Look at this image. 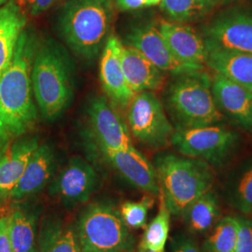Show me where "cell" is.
<instances>
[{
	"label": "cell",
	"instance_id": "obj_6",
	"mask_svg": "<svg viewBox=\"0 0 252 252\" xmlns=\"http://www.w3.org/2000/svg\"><path fill=\"white\" fill-rule=\"evenodd\" d=\"M82 252H133L135 239L120 209L108 201L93 202L75 224Z\"/></svg>",
	"mask_w": 252,
	"mask_h": 252
},
{
	"label": "cell",
	"instance_id": "obj_19",
	"mask_svg": "<svg viewBox=\"0 0 252 252\" xmlns=\"http://www.w3.org/2000/svg\"><path fill=\"white\" fill-rule=\"evenodd\" d=\"M122 66L128 86L135 94L159 90L163 84L162 70L135 48L123 45Z\"/></svg>",
	"mask_w": 252,
	"mask_h": 252
},
{
	"label": "cell",
	"instance_id": "obj_3",
	"mask_svg": "<svg viewBox=\"0 0 252 252\" xmlns=\"http://www.w3.org/2000/svg\"><path fill=\"white\" fill-rule=\"evenodd\" d=\"M31 81L39 112L55 121L70 106L74 95V67L66 50L53 38L37 41Z\"/></svg>",
	"mask_w": 252,
	"mask_h": 252
},
{
	"label": "cell",
	"instance_id": "obj_17",
	"mask_svg": "<svg viewBox=\"0 0 252 252\" xmlns=\"http://www.w3.org/2000/svg\"><path fill=\"white\" fill-rule=\"evenodd\" d=\"M158 29L172 53L181 63L189 66L204 67L207 63V46L205 39L193 28L161 21Z\"/></svg>",
	"mask_w": 252,
	"mask_h": 252
},
{
	"label": "cell",
	"instance_id": "obj_24",
	"mask_svg": "<svg viewBox=\"0 0 252 252\" xmlns=\"http://www.w3.org/2000/svg\"><path fill=\"white\" fill-rule=\"evenodd\" d=\"M220 206L216 193L210 189L194 200L181 215L189 233L203 234L208 233L220 219Z\"/></svg>",
	"mask_w": 252,
	"mask_h": 252
},
{
	"label": "cell",
	"instance_id": "obj_18",
	"mask_svg": "<svg viewBox=\"0 0 252 252\" xmlns=\"http://www.w3.org/2000/svg\"><path fill=\"white\" fill-rule=\"evenodd\" d=\"M36 137H20L0 149V198H9L38 147Z\"/></svg>",
	"mask_w": 252,
	"mask_h": 252
},
{
	"label": "cell",
	"instance_id": "obj_29",
	"mask_svg": "<svg viewBox=\"0 0 252 252\" xmlns=\"http://www.w3.org/2000/svg\"><path fill=\"white\" fill-rule=\"evenodd\" d=\"M153 205L154 197L146 194L138 202H125L119 209L126 225L130 229H139L147 225L148 214Z\"/></svg>",
	"mask_w": 252,
	"mask_h": 252
},
{
	"label": "cell",
	"instance_id": "obj_37",
	"mask_svg": "<svg viewBox=\"0 0 252 252\" xmlns=\"http://www.w3.org/2000/svg\"><path fill=\"white\" fill-rule=\"evenodd\" d=\"M9 0H0V7L3 6L4 4H6L7 2H9Z\"/></svg>",
	"mask_w": 252,
	"mask_h": 252
},
{
	"label": "cell",
	"instance_id": "obj_14",
	"mask_svg": "<svg viewBox=\"0 0 252 252\" xmlns=\"http://www.w3.org/2000/svg\"><path fill=\"white\" fill-rule=\"evenodd\" d=\"M123 43L115 35H110L102 50L99 78L102 88L116 108H127L135 94L128 86L122 66Z\"/></svg>",
	"mask_w": 252,
	"mask_h": 252
},
{
	"label": "cell",
	"instance_id": "obj_33",
	"mask_svg": "<svg viewBox=\"0 0 252 252\" xmlns=\"http://www.w3.org/2000/svg\"><path fill=\"white\" fill-rule=\"evenodd\" d=\"M116 8L121 11H134L156 6L162 0H114Z\"/></svg>",
	"mask_w": 252,
	"mask_h": 252
},
{
	"label": "cell",
	"instance_id": "obj_4",
	"mask_svg": "<svg viewBox=\"0 0 252 252\" xmlns=\"http://www.w3.org/2000/svg\"><path fill=\"white\" fill-rule=\"evenodd\" d=\"M154 167L172 216L180 218L194 200L212 189L213 174L210 165L204 161L162 153L156 157Z\"/></svg>",
	"mask_w": 252,
	"mask_h": 252
},
{
	"label": "cell",
	"instance_id": "obj_28",
	"mask_svg": "<svg viewBox=\"0 0 252 252\" xmlns=\"http://www.w3.org/2000/svg\"><path fill=\"white\" fill-rule=\"evenodd\" d=\"M227 201L244 215H252V158L229 183Z\"/></svg>",
	"mask_w": 252,
	"mask_h": 252
},
{
	"label": "cell",
	"instance_id": "obj_15",
	"mask_svg": "<svg viewBox=\"0 0 252 252\" xmlns=\"http://www.w3.org/2000/svg\"><path fill=\"white\" fill-rule=\"evenodd\" d=\"M211 90L220 110L243 129H252V92L215 74Z\"/></svg>",
	"mask_w": 252,
	"mask_h": 252
},
{
	"label": "cell",
	"instance_id": "obj_1",
	"mask_svg": "<svg viewBox=\"0 0 252 252\" xmlns=\"http://www.w3.org/2000/svg\"><path fill=\"white\" fill-rule=\"evenodd\" d=\"M37 39L24 30L8 69L0 77V149L24 136L36 125L31 70Z\"/></svg>",
	"mask_w": 252,
	"mask_h": 252
},
{
	"label": "cell",
	"instance_id": "obj_13",
	"mask_svg": "<svg viewBox=\"0 0 252 252\" xmlns=\"http://www.w3.org/2000/svg\"><path fill=\"white\" fill-rule=\"evenodd\" d=\"M106 161L131 184L153 197L160 195L155 167L134 146L120 151H100Z\"/></svg>",
	"mask_w": 252,
	"mask_h": 252
},
{
	"label": "cell",
	"instance_id": "obj_10",
	"mask_svg": "<svg viewBox=\"0 0 252 252\" xmlns=\"http://www.w3.org/2000/svg\"><path fill=\"white\" fill-rule=\"evenodd\" d=\"M88 118L91 132L100 151H120L133 146L129 127L106 96L91 100Z\"/></svg>",
	"mask_w": 252,
	"mask_h": 252
},
{
	"label": "cell",
	"instance_id": "obj_36",
	"mask_svg": "<svg viewBox=\"0 0 252 252\" xmlns=\"http://www.w3.org/2000/svg\"><path fill=\"white\" fill-rule=\"evenodd\" d=\"M153 252V251H150V250H146V249H143V248H140V247H138V250H137V252Z\"/></svg>",
	"mask_w": 252,
	"mask_h": 252
},
{
	"label": "cell",
	"instance_id": "obj_31",
	"mask_svg": "<svg viewBox=\"0 0 252 252\" xmlns=\"http://www.w3.org/2000/svg\"><path fill=\"white\" fill-rule=\"evenodd\" d=\"M64 0H17L21 8L27 15L38 16L54 6L63 3Z\"/></svg>",
	"mask_w": 252,
	"mask_h": 252
},
{
	"label": "cell",
	"instance_id": "obj_5",
	"mask_svg": "<svg viewBox=\"0 0 252 252\" xmlns=\"http://www.w3.org/2000/svg\"><path fill=\"white\" fill-rule=\"evenodd\" d=\"M166 100L176 130L215 126L223 119L212 94L211 79L204 70L177 76Z\"/></svg>",
	"mask_w": 252,
	"mask_h": 252
},
{
	"label": "cell",
	"instance_id": "obj_27",
	"mask_svg": "<svg viewBox=\"0 0 252 252\" xmlns=\"http://www.w3.org/2000/svg\"><path fill=\"white\" fill-rule=\"evenodd\" d=\"M159 197V210L153 220L146 225L139 247L153 252H164V247L169 235L171 214L165 205L161 192Z\"/></svg>",
	"mask_w": 252,
	"mask_h": 252
},
{
	"label": "cell",
	"instance_id": "obj_20",
	"mask_svg": "<svg viewBox=\"0 0 252 252\" xmlns=\"http://www.w3.org/2000/svg\"><path fill=\"white\" fill-rule=\"evenodd\" d=\"M41 207L32 203L17 205L9 215L12 252H37L38 220Z\"/></svg>",
	"mask_w": 252,
	"mask_h": 252
},
{
	"label": "cell",
	"instance_id": "obj_34",
	"mask_svg": "<svg viewBox=\"0 0 252 252\" xmlns=\"http://www.w3.org/2000/svg\"><path fill=\"white\" fill-rule=\"evenodd\" d=\"M0 252H12L9 232V215L0 216Z\"/></svg>",
	"mask_w": 252,
	"mask_h": 252
},
{
	"label": "cell",
	"instance_id": "obj_26",
	"mask_svg": "<svg viewBox=\"0 0 252 252\" xmlns=\"http://www.w3.org/2000/svg\"><path fill=\"white\" fill-rule=\"evenodd\" d=\"M238 229L237 218H220L208 232V235L202 245V252H234Z\"/></svg>",
	"mask_w": 252,
	"mask_h": 252
},
{
	"label": "cell",
	"instance_id": "obj_25",
	"mask_svg": "<svg viewBox=\"0 0 252 252\" xmlns=\"http://www.w3.org/2000/svg\"><path fill=\"white\" fill-rule=\"evenodd\" d=\"M220 7L214 0H162V13L176 24L185 25L206 18Z\"/></svg>",
	"mask_w": 252,
	"mask_h": 252
},
{
	"label": "cell",
	"instance_id": "obj_9",
	"mask_svg": "<svg viewBox=\"0 0 252 252\" xmlns=\"http://www.w3.org/2000/svg\"><path fill=\"white\" fill-rule=\"evenodd\" d=\"M98 181V175L90 162L75 156L51 181L49 192L63 206L72 208L89 201Z\"/></svg>",
	"mask_w": 252,
	"mask_h": 252
},
{
	"label": "cell",
	"instance_id": "obj_12",
	"mask_svg": "<svg viewBox=\"0 0 252 252\" xmlns=\"http://www.w3.org/2000/svg\"><path fill=\"white\" fill-rule=\"evenodd\" d=\"M126 45L135 48L147 57L162 72L174 76L203 71L204 67L189 66L181 63L172 53L158 27L153 24H142L133 27L126 34Z\"/></svg>",
	"mask_w": 252,
	"mask_h": 252
},
{
	"label": "cell",
	"instance_id": "obj_11",
	"mask_svg": "<svg viewBox=\"0 0 252 252\" xmlns=\"http://www.w3.org/2000/svg\"><path fill=\"white\" fill-rule=\"evenodd\" d=\"M207 45L252 54V14L240 9H231L217 16L204 29Z\"/></svg>",
	"mask_w": 252,
	"mask_h": 252
},
{
	"label": "cell",
	"instance_id": "obj_32",
	"mask_svg": "<svg viewBox=\"0 0 252 252\" xmlns=\"http://www.w3.org/2000/svg\"><path fill=\"white\" fill-rule=\"evenodd\" d=\"M171 252H203L196 241L187 234H178L171 238Z\"/></svg>",
	"mask_w": 252,
	"mask_h": 252
},
{
	"label": "cell",
	"instance_id": "obj_23",
	"mask_svg": "<svg viewBox=\"0 0 252 252\" xmlns=\"http://www.w3.org/2000/svg\"><path fill=\"white\" fill-rule=\"evenodd\" d=\"M37 252H82L75 225L50 217L40 224L37 234Z\"/></svg>",
	"mask_w": 252,
	"mask_h": 252
},
{
	"label": "cell",
	"instance_id": "obj_35",
	"mask_svg": "<svg viewBox=\"0 0 252 252\" xmlns=\"http://www.w3.org/2000/svg\"><path fill=\"white\" fill-rule=\"evenodd\" d=\"M216 3H218L219 6H222V5H225V4H230L232 2H236V1H239V0H214Z\"/></svg>",
	"mask_w": 252,
	"mask_h": 252
},
{
	"label": "cell",
	"instance_id": "obj_2",
	"mask_svg": "<svg viewBox=\"0 0 252 252\" xmlns=\"http://www.w3.org/2000/svg\"><path fill=\"white\" fill-rule=\"evenodd\" d=\"M115 10L114 0H64L56 17L58 33L73 54L92 62L107 42Z\"/></svg>",
	"mask_w": 252,
	"mask_h": 252
},
{
	"label": "cell",
	"instance_id": "obj_22",
	"mask_svg": "<svg viewBox=\"0 0 252 252\" xmlns=\"http://www.w3.org/2000/svg\"><path fill=\"white\" fill-rule=\"evenodd\" d=\"M206 46L207 64L213 71L252 92V54Z\"/></svg>",
	"mask_w": 252,
	"mask_h": 252
},
{
	"label": "cell",
	"instance_id": "obj_16",
	"mask_svg": "<svg viewBox=\"0 0 252 252\" xmlns=\"http://www.w3.org/2000/svg\"><path fill=\"white\" fill-rule=\"evenodd\" d=\"M55 168L56 159L53 147L49 144L38 145L9 198L21 201L39 193L54 179Z\"/></svg>",
	"mask_w": 252,
	"mask_h": 252
},
{
	"label": "cell",
	"instance_id": "obj_21",
	"mask_svg": "<svg viewBox=\"0 0 252 252\" xmlns=\"http://www.w3.org/2000/svg\"><path fill=\"white\" fill-rule=\"evenodd\" d=\"M27 23V15L17 0H9L0 7V77L13 60Z\"/></svg>",
	"mask_w": 252,
	"mask_h": 252
},
{
	"label": "cell",
	"instance_id": "obj_7",
	"mask_svg": "<svg viewBox=\"0 0 252 252\" xmlns=\"http://www.w3.org/2000/svg\"><path fill=\"white\" fill-rule=\"evenodd\" d=\"M238 139L239 135L234 131L215 125L175 130L171 144L185 157L220 166L233 153Z\"/></svg>",
	"mask_w": 252,
	"mask_h": 252
},
{
	"label": "cell",
	"instance_id": "obj_8",
	"mask_svg": "<svg viewBox=\"0 0 252 252\" xmlns=\"http://www.w3.org/2000/svg\"><path fill=\"white\" fill-rule=\"evenodd\" d=\"M127 108L129 130L139 143L152 150H160L171 143L174 127L153 92L135 94Z\"/></svg>",
	"mask_w": 252,
	"mask_h": 252
},
{
	"label": "cell",
	"instance_id": "obj_30",
	"mask_svg": "<svg viewBox=\"0 0 252 252\" xmlns=\"http://www.w3.org/2000/svg\"><path fill=\"white\" fill-rule=\"evenodd\" d=\"M239 229L234 252H252V220L239 217Z\"/></svg>",
	"mask_w": 252,
	"mask_h": 252
}]
</instances>
